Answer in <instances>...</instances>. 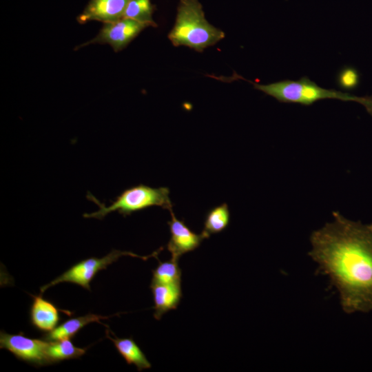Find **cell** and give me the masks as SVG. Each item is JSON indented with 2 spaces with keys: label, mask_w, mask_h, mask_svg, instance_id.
I'll use <instances>...</instances> for the list:
<instances>
[{
  "label": "cell",
  "mask_w": 372,
  "mask_h": 372,
  "mask_svg": "<svg viewBox=\"0 0 372 372\" xmlns=\"http://www.w3.org/2000/svg\"><path fill=\"white\" fill-rule=\"evenodd\" d=\"M333 220L310 236L309 256L329 278L348 314L372 311V223L347 219L338 211Z\"/></svg>",
  "instance_id": "6da1fadb"
},
{
  "label": "cell",
  "mask_w": 372,
  "mask_h": 372,
  "mask_svg": "<svg viewBox=\"0 0 372 372\" xmlns=\"http://www.w3.org/2000/svg\"><path fill=\"white\" fill-rule=\"evenodd\" d=\"M233 79H243L253 85L254 89L276 99L280 103H298L309 106L323 99H338L354 101L362 105L372 116V95L357 96L349 92L320 87L309 77L304 76L297 81L285 79L269 84H260L244 79L236 74Z\"/></svg>",
  "instance_id": "7a4b0ae2"
},
{
  "label": "cell",
  "mask_w": 372,
  "mask_h": 372,
  "mask_svg": "<svg viewBox=\"0 0 372 372\" xmlns=\"http://www.w3.org/2000/svg\"><path fill=\"white\" fill-rule=\"evenodd\" d=\"M224 37L222 30L206 20L198 0H179L176 21L168 34L174 46L184 45L201 52Z\"/></svg>",
  "instance_id": "3957f363"
},
{
  "label": "cell",
  "mask_w": 372,
  "mask_h": 372,
  "mask_svg": "<svg viewBox=\"0 0 372 372\" xmlns=\"http://www.w3.org/2000/svg\"><path fill=\"white\" fill-rule=\"evenodd\" d=\"M87 198L94 203L99 207V209L92 213L84 214L83 217L99 220L103 219L113 211H118L123 216H126L152 206H158L169 211L172 210L169 189L166 187L154 188L143 184L133 186L123 191L108 206L100 202L90 192L87 193Z\"/></svg>",
  "instance_id": "277c9868"
},
{
  "label": "cell",
  "mask_w": 372,
  "mask_h": 372,
  "mask_svg": "<svg viewBox=\"0 0 372 372\" xmlns=\"http://www.w3.org/2000/svg\"><path fill=\"white\" fill-rule=\"evenodd\" d=\"M161 247L157 251L147 256L137 255L131 251L112 249L108 254L102 258L91 257L83 260L72 266L61 275L42 286L40 289L43 293L48 288L61 282H71L81 286L84 289L90 291V282L94 276L101 270L105 269L107 266L116 262L120 257L130 256L137 257L143 260H147L150 257H156V255L163 249Z\"/></svg>",
  "instance_id": "5b68a950"
},
{
  "label": "cell",
  "mask_w": 372,
  "mask_h": 372,
  "mask_svg": "<svg viewBox=\"0 0 372 372\" xmlns=\"http://www.w3.org/2000/svg\"><path fill=\"white\" fill-rule=\"evenodd\" d=\"M44 339L30 338L23 333L0 332V348L11 352L17 358L37 366L48 365L47 347Z\"/></svg>",
  "instance_id": "8992f818"
},
{
  "label": "cell",
  "mask_w": 372,
  "mask_h": 372,
  "mask_svg": "<svg viewBox=\"0 0 372 372\" xmlns=\"http://www.w3.org/2000/svg\"><path fill=\"white\" fill-rule=\"evenodd\" d=\"M147 27L149 26L145 23L124 17L116 21L105 23L94 38L81 44L79 48L93 43L109 44L114 51L117 52L126 48Z\"/></svg>",
  "instance_id": "52a82bcc"
},
{
  "label": "cell",
  "mask_w": 372,
  "mask_h": 372,
  "mask_svg": "<svg viewBox=\"0 0 372 372\" xmlns=\"http://www.w3.org/2000/svg\"><path fill=\"white\" fill-rule=\"evenodd\" d=\"M171 220L167 222L170 238L167 245L172 259L178 260L184 254L197 249L202 241L207 238L201 232L198 234L194 232L184 222L178 220L173 211H170Z\"/></svg>",
  "instance_id": "ba28073f"
},
{
  "label": "cell",
  "mask_w": 372,
  "mask_h": 372,
  "mask_svg": "<svg viewBox=\"0 0 372 372\" xmlns=\"http://www.w3.org/2000/svg\"><path fill=\"white\" fill-rule=\"evenodd\" d=\"M130 0H90L77 17L79 23L90 21L105 23L116 21L123 18Z\"/></svg>",
  "instance_id": "9c48e42d"
},
{
  "label": "cell",
  "mask_w": 372,
  "mask_h": 372,
  "mask_svg": "<svg viewBox=\"0 0 372 372\" xmlns=\"http://www.w3.org/2000/svg\"><path fill=\"white\" fill-rule=\"evenodd\" d=\"M32 296L33 301L30 310L32 325L46 333L52 331L61 320L59 309L53 302L43 298L41 293Z\"/></svg>",
  "instance_id": "30bf717a"
},
{
  "label": "cell",
  "mask_w": 372,
  "mask_h": 372,
  "mask_svg": "<svg viewBox=\"0 0 372 372\" xmlns=\"http://www.w3.org/2000/svg\"><path fill=\"white\" fill-rule=\"evenodd\" d=\"M150 288L154 302V317L159 320L163 314L177 308L182 298L181 285L151 282Z\"/></svg>",
  "instance_id": "8fae6325"
},
{
  "label": "cell",
  "mask_w": 372,
  "mask_h": 372,
  "mask_svg": "<svg viewBox=\"0 0 372 372\" xmlns=\"http://www.w3.org/2000/svg\"><path fill=\"white\" fill-rule=\"evenodd\" d=\"M111 316H103L94 313H88L69 319L58 325L52 331L43 335V339L48 341H55L63 339H71L85 326L91 322H101L102 319Z\"/></svg>",
  "instance_id": "7c38bea8"
},
{
  "label": "cell",
  "mask_w": 372,
  "mask_h": 372,
  "mask_svg": "<svg viewBox=\"0 0 372 372\" xmlns=\"http://www.w3.org/2000/svg\"><path fill=\"white\" fill-rule=\"evenodd\" d=\"M106 336L112 341L118 352L128 364H134L138 371L149 369L152 365L144 353L132 338H119L111 337L106 331Z\"/></svg>",
  "instance_id": "4fadbf2b"
},
{
  "label": "cell",
  "mask_w": 372,
  "mask_h": 372,
  "mask_svg": "<svg viewBox=\"0 0 372 372\" xmlns=\"http://www.w3.org/2000/svg\"><path fill=\"white\" fill-rule=\"evenodd\" d=\"M86 349L75 346L70 339L48 341L47 360L48 364L59 363L63 360L77 359L84 355Z\"/></svg>",
  "instance_id": "5bb4252c"
},
{
  "label": "cell",
  "mask_w": 372,
  "mask_h": 372,
  "mask_svg": "<svg viewBox=\"0 0 372 372\" xmlns=\"http://www.w3.org/2000/svg\"><path fill=\"white\" fill-rule=\"evenodd\" d=\"M230 221V211L225 203L209 209L205 215L202 233L207 238L225 230Z\"/></svg>",
  "instance_id": "9a60e30c"
},
{
  "label": "cell",
  "mask_w": 372,
  "mask_h": 372,
  "mask_svg": "<svg viewBox=\"0 0 372 372\" xmlns=\"http://www.w3.org/2000/svg\"><path fill=\"white\" fill-rule=\"evenodd\" d=\"M156 9L151 0H130L124 13V18L131 19L145 23L148 26L156 27L153 20Z\"/></svg>",
  "instance_id": "2e32d148"
},
{
  "label": "cell",
  "mask_w": 372,
  "mask_h": 372,
  "mask_svg": "<svg viewBox=\"0 0 372 372\" xmlns=\"http://www.w3.org/2000/svg\"><path fill=\"white\" fill-rule=\"evenodd\" d=\"M176 260L160 262L158 267L152 271V282L172 284L181 282V270Z\"/></svg>",
  "instance_id": "e0dca14e"
},
{
  "label": "cell",
  "mask_w": 372,
  "mask_h": 372,
  "mask_svg": "<svg viewBox=\"0 0 372 372\" xmlns=\"http://www.w3.org/2000/svg\"><path fill=\"white\" fill-rule=\"evenodd\" d=\"M336 83L344 91H353L360 83V73L353 66L344 65L337 74Z\"/></svg>",
  "instance_id": "ac0fdd59"
}]
</instances>
